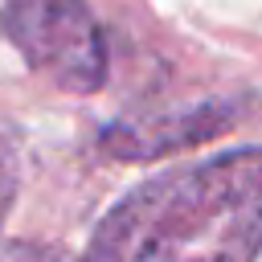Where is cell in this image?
<instances>
[{
  "mask_svg": "<svg viewBox=\"0 0 262 262\" xmlns=\"http://www.w3.org/2000/svg\"><path fill=\"white\" fill-rule=\"evenodd\" d=\"M262 147L221 151L135 184L98 221L82 262H254Z\"/></svg>",
  "mask_w": 262,
  "mask_h": 262,
  "instance_id": "obj_1",
  "label": "cell"
},
{
  "mask_svg": "<svg viewBox=\"0 0 262 262\" xmlns=\"http://www.w3.org/2000/svg\"><path fill=\"white\" fill-rule=\"evenodd\" d=\"M0 33L57 90L94 94L106 82V37L90 0H4Z\"/></svg>",
  "mask_w": 262,
  "mask_h": 262,
  "instance_id": "obj_2",
  "label": "cell"
},
{
  "mask_svg": "<svg viewBox=\"0 0 262 262\" xmlns=\"http://www.w3.org/2000/svg\"><path fill=\"white\" fill-rule=\"evenodd\" d=\"M16 131L0 119V225L8 217V205L16 196V176H20V151H16Z\"/></svg>",
  "mask_w": 262,
  "mask_h": 262,
  "instance_id": "obj_4",
  "label": "cell"
},
{
  "mask_svg": "<svg viewBox=\"0 0 262 262\" xmlns=\"http://www.w3.org/2000/svg\"><path fill=\"white\" fill-rule=\"evenodd\" d=\"M0 262H74L66 250L57 246H41V242H16L0 254Z\"/></svg>",
  "mask_w": 262,
  "mask_h": 262,
  "instance_id": "obj_5",
  "label": "cell"
},
{
  "mask_svg": "<svg viewBox=\"0 0 262 262\" xmlns=\"http://www.w3.org/2000/svg\"><path fill=\"white\" fill-rule=\"evenodd\" d=\"M237 123V102L205 98V102H180L164 111H139L102 131V151L115 160H151L176 147L209 143L225 135Z\"/></svg>",
  "mask_w": 262,
  "mask_h": 262,
  "instance_id": "obj_3",
  "label": "cell"
}]
</instances>
